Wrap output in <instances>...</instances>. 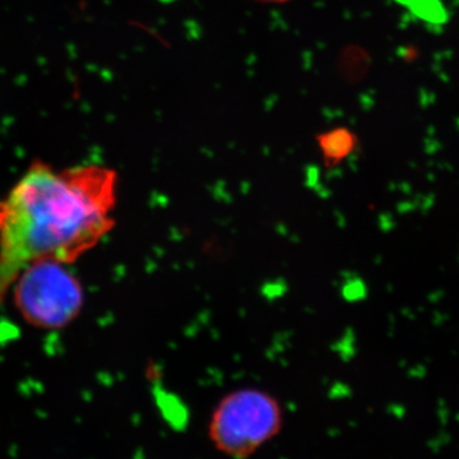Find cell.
Segmentation results:
<instances>
[{"label": "cell", "instance_id": "1", "mask_svg": "<svg viewBox=\"0 0 459 459\" xmlns=\"http://www.w3.org/2000/svg\"><path fill=\"white\" fill-rule=\"evenodd\" d=\"M117 193L107 166L32 162L0 201V304L32 263L72 264L101 243L115 226Z\"/></svg>", "mask_w": 459, "mask_h": 459}, {"label": "cell", "instance_id": "2", "mask_svg": "<svg viewBox=\"0 0 459 459\" xmlns=\"http://www.w3.org/2000/svg\"><path fill=\"white\" fill-rule=\"evenodd\" d=\"M279 401L258 388H241L223 397L208 425L217 451L246 459L273 439L282 428Z\"/></svg>", "mask_w": 459, "mask_h": 459}, {"label": "cell", "instance_id": "3", "mask_svg": "<svg viewBox=\"0 0 459 459\" xmlns=\"http://www.w3.org/2000/svg\"><path fill=\"white\" fill-rule=\"evenodd\" d=\"M68 265L56 261L32 263L12 286L14 305L32 327L65 328L82 312V283Z\"/></svg>", "mask_w": 459, "mask_h": 459}, {"label": "cell", "instance_id": "4", "mask_svg": "<svg viewBox=\"0 0 459 459\" xmlns=\"http://www.w3.org/2000/svg\"><path fill=\"white\" fill-rule=\"evenodd\" d=\"M325 165H338L351 156L358 146V138L349 129L338 128L318 138Z\"/></svg>", "mask_w": 459, "mask_h": 459}, {"label": "cell", "instance_id": "5", "mask_svg": "<svg viewBox=\"0 0 459 459\" xmlns=\"http://www.w3.org/2000/svg\"><path fill=\"white\" fill-rule=\"evenodd\" d=\"M255 2L264 3V4H285L291 0H255Z\"/></svg>", "mask_w": 459, "mask_h": 459}]
</instances>
